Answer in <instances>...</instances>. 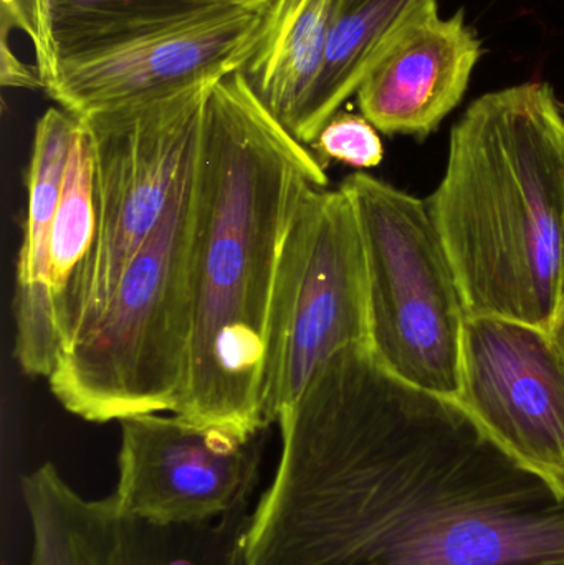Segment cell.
I'll return each instance as SVG.
<instances>
[{
  "label": "cell",
  "mask_w": 564,
  "mask_h": 565,
  "mask_svg": "<svg viewBox=\"0 0 564 565\" xmlns=\"http://www.w3.org/2000/svg\"><path fill=\"white\" fill-rule=\"evenodd\" d=\"M247 565H564V498L368 345L281 412Z\"/></svg>",
  "instance_id": "cell-1"
},
{
  "label": "cell",
  "mask_w": 564,
  "mask_h": 565,
  "mask_svg": "<svg viewBox=\"0 0 564 565\" xmlns=\"http://www.w3.org/2000/svg\"><path fill=\"white\" fill-rule=\"evenodd\" d=\"M324 164L254 95L241 70L209 92L191 178L192 345L178 415L252 438L265 411L268 321L295 212Z\"/></svg>",
  "instance_id": "cell-2"
},
{
  "label": "cell",
  "mask_w": 564,
  "mask_h": 565,
  "mask_svg": "<svg viewBox=\"0 0 564 565\" xmlns=\"http://www.w3.org/2000/svg\"><path fill=\"white\" fill-rule=\"evenodd\" d=\"M469 316L546 329L564 302V119L526 82L477 98L426 201Z\"/></svg>",
  "instance_id": "cell-3"
},
{
  "label": "cell",
  "mask_w": 564,
  "mask_h": 565,
  "mask_svg": "<svg viewBox=\"0 0 564 565\" xmlns=\"http://www.w3.org/2000/svg\"><path fill=\"white\" fill-rule=\"evenodd\" d=\"M191 178L192 169L105 308L46 379L60 405L82 420L181 411L192 345Z\"/></svg>",
  "instance_id": "cell-4"
},
{
  "label": "cell",
  "mask_w": 564,
  "mask_h": 565,
  "mask_svg": "<svg viewBox=\"0 0 564 565\" xmlns=\"http://www.w3.org/2000/svg\"><path fill=\"white\" fill-rule=\"evenodd\" d=\"M340 188L366 258L371 354L404 384L457 402L469 312L426 201L366 172Z\"/></svg>",
  "instance_id": "cell-5"
},
{
  "label": "cell",
  "mask_w": 564,
  "mask_h": 565,
  "mask_svg": "<svg viewBox=\"0 0 564 565\" xmlns=\"http://www.w3.org/2000/svg\"><path fill=\"white\" fill-rule=\"evenodd\" d=\"M368 344L366 258L353 204L341 188L313 189L288 228L272 296L265 365L270 425L324 362Z\"/></svg>",
  "instance_id": "cell-6"
},
{
  "label": "cell",
  "mask_w": 564,
  "mask_h": 565,
  "mask_svg": "<svg viewBox=\"0 0 564 565\" xmlns=\"http://www.w3.org/2000/svg\"><path fill=\"white\" fill-rule=\"evenodd\" d=\"M212 85L78 116L95 162L99 234L88 305L73 339L105 308L126 265L164 221L188 179Z\"/></svg>",
  "instance_id": "cell-7"
},
{
  "label": "cell",
  "mask_w": 564,
  "mask_h": 565,
  "mask_svg": "<svg viewBox=\"0 0 564 565\" xmlns=\"http://www.w3.org/2000/svg\"><path fill=\"white\" fill-rule=\"evenodd\" d=\"M116 503L128 516L159 526L214 523L252 507L265 435L235 437L178 414L118 422Z\"/></svg>",
  "instance_id": "cell-8"
},
{
  "label": "cell",
  "mask_w": 564,
  "mask_h": 565,
  "mask_svg": "<svg viewBox=\"0 0 564 565\" xmlns=\"http://www.w3.org/2000/svg\"><path fill=\"white\" fill-rule=\"evenodd\" d=\"M457 404L564 498V365L546 329L469 316Z\"/></svg>",
  "instance_id": "cell-9"
},
{
  "label": "cell",
  "mask_w": 564,
  "mask_h": 565,
  "mask_svg": "<svg viewBox=\"0 0 564 565\" xmlns=\"http://www.w3.org/2000/svg\"><path fill=\"white\" fill-rule=\"evenodd\" d=\"M32 531L29 565H247L252 510L214 523L159 526L128 516L109 494H79L53 463L20 480Z\"/></svg>",
  "instance_id": "cell-10"
},
{
  "label": "cell",
  "mask_w": 564,
  "mask_h": 565,
  "mask_svg": "<svg viewBox=\"0 0 564 565\" xmlns=\"http://www.w3.org/2000/svg\"><path fill=\"white\" fill-rule=\"evenodd\" d=\"M260 20L262 9H241L162 30L63 63L43 92L86 116L215 83L244 66Z\"/></svg>",
  "instance_id": "cell-11"
},
{
  "label": "cell",
  "mask_w": 564,
  "mask_h": 565,
  "mask_svg": "<svg viewBox=\"0 0 564 565\" xmlns=\"http://www.w3.org/2000/svg\"><path fill=\"white\" fill-rule=\"evenodd\" d=\"M482 55L464 10H433L371 66L357 93L361 115L383 135L426 139L460 105Z\"/></svg>",
  "instance_id": "cell-12"
},
{
  "label": "cell",
  "mask_w": 564,
  "mask_h": 565,
  "mask_svg": "<svg viewBox=\"0 0 564 565\" xmlns=\"http://www.w3.org/2000/svg\"><path fill=\"white\" fill-rule=\"evenodd\" d=\"M2 32L17 30L33 50L42 89L63 63L106 52L162 30L267 0H0Z\"/></svg>",
  "instance_id": "cell-13"
},
{
  "label": "cell",
  "mask_w": 564,
  "mask_h": 565,
  "mask_svg": "<svg viewBox=\"0 0 564 565\" xmlns=\"http://www.w3.org/2000/svg\"><path fill=\"white\" fill-rule=\"evenodd\" d=\"M78 129V116L55 106L40 116L33 132L26 217L13 289V354L30 377L49 379L63 349L49 292V245Z\"/></svg>",
  "instance_id": "cell-14"
},
{
  "label": "cell",
  "mask_w": 564,
  "mask_h": 565,
  "mask_svg": "<svg viewBox=\"0 0 564 565\" xmlns=\"http://www.w3.org/2000/svg\"><path fill=\"white\" fill-rule=\"evenodd\" d=\"M331 0H267L241 72L270 115L297 136L327 60Z\"/></svg>",
  "instance_id": "cell-15"
},
{
  "label": "cell",
  "mask_w": 564,
  "mask_h": 565,
  "mask_svg": "<svg viewBox=\"0 0 564 565\" xmlns=\"http://www.w3.org/2000/svg\"><path fill=\"white\" fill-rule=\"evenodd\" d=\"M437 9V0H331L327 60L295 139L310 148L397 36Z\"/></svg>",
  "instance_id": "cell-16"
},
{
  "label": "cell",
  "mask_w": 564,
  "mask_h": 565,
  "mask_svg": "<svg viewBox=\"0 0 564 565\" xmlns=\"http://www.w3.org/2000/svg\"><path fill=\"white\" fill-rule=\"evenodd\" d=\"M98 234L95 162L88 132L79 118L49 245V292L63 349L78 332L88 305Z\"/></svg>",
  "instance_id": "cell-17"
},
{
  "label": "cell",
  "mask_w": 564,
  "mask_h": 565,
  "mask_svg": "<svg viewBox=\"0 0 564 565\" xmlns=\"http://www.w3.org/2000/svg\"><path fill=\"white\" fill-rule=\"evenodd\" d=\"M310 149L323 164L333 159L358 169L376 168L384 158L380 131L363 115L343 109L323 126Z\"/></svg>",
  "instance_id": "cell-18"
},
{
  "label": "cell",
  "mask_w": 564,
  "mask_h": 565,
  "mask_svg": "<svg viewBox=\"0 0 564 565\" xmlns=\"http://www.w3.org/2000/svg\"><path fill=\"white\" fill-rule=\"evenodd\" d=\"M3 86L12 88H42L39 73L35 66L25 65L15 53L9 49V33H2V73H0Z\"/></svg>",
  "instance_id": "cell-19"
},
{
  "label": "cell",
  "mask_w": 564,
  "mask_h": 565,
  "mask_svg": "<svg viewBox=\"0 0 564 565\" xmlns=\"http://www.w3.org/2000/svg\"><path fill=\"white\" fill-rule=\"evenodd\" d=\"M549 332L564 365V302L558 315H556L555 321L550 326Z\"/></svg>",
  "instance_id": "cell-20"
},
{
  "label": "cell",
  "mask_w": 564,
  "mask_h": 565,
  "mask_svg": "<svg viewBox=\"0 0 564 565\" xmlns=\"http://www.w3.org/2000/svg\"><path fill=\"white\" fill-rule=\"evenodd\" d=\"M560 109H562V115H563V119H564V103L563 102H560Z\"/></svg>",
  "instance_id": "cell-21"
}]
</instances>
